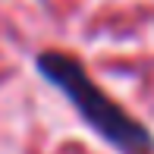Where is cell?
Instances as JSON below:
<instances>
[{"label":"cell","mask_w":154,"mask_h":154,"mask_svg":"<svg viewBox=\"0 0 154 154\" xmlns=\"http://www.w3.org/2000/svg\"><path fill=\"white\" fill-rule=\"evenodd\" d=\"M38 72L66 94V101L75 107V113L85 120V126L101 135L110 148L120 154H151L154 151V135L148 126H142L135 116H129L113 97H107L101 88L91 82L82 63H75L66 54H41L38 57Z\"/></svg>","instance_id":"obj_1"}]
</instances>
